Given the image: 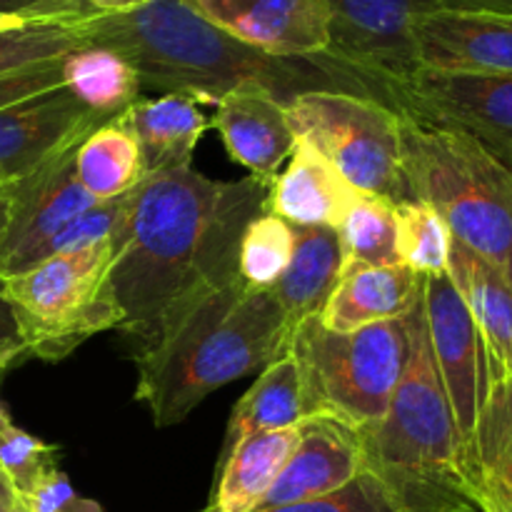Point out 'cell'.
<instances>
[{"instance_id": "6da1fadb", "label": "cell", "mask_w": 512, "mask_h": 512, "mask_svg": "<svg viewBox=\"0 0 512 512\" xmlns=\"http://www.w3.org/2000/svg\"><path fill=\"white\" fill-rule=\"evenodd\" d=\"M270 185L248 175L213 180L185 168L148 175L118 240L108 290L120 330L148 345L173 315L238 275L250 220L265 213Z\"/></svg>"}, {"instance_id": "7a4b0ae2", "label": "cell", "mask_w": 512, "mask_h": 512, "mask_svg": "<svg viewBox=\"0 0 512 512\" xmlns=\"http://www.w3.org/2000/svg\"><path fill=\"white\" fill-rule=\"evenodd\" d=\"M73 23L85 45L123 55L140 85L163 95L180 93L215 105L233 90L253 85L283 105L310 90H345L378 100L373 83L343 60L328 53L278 58L250 48L200 15L190 0H153L130 13L90 15Z\"/></svg>"}, {"instance_id": "3957f363", "label": "cell", "mask_w": 512, "mask_h": 512, "mask_svg": "<svg viewBox=\"0 0 512 512\" xmlns=\"http://www.w3.org/2000/svg\"><path fill=\"white\" fill-rule=\"evenodd\" d=\"M288 335L270 290L248 288L235 275L173 315L138 350L135 400L158 428L183 423L210 393L280 358Z\"/></svg>"}, {"instance_id": "277c9868", "label": "cell", "mask_w": 512, "mask_h": 512, "mask_svg": "<svg viewBox=\"0 0 512 512\" xmlns=\"http://www.w3.org/2000/svg\"><path fill=\"white\" fill-rule=\"evenodd\" d=\"M403 325L408 353L400 383L383 420L360 435L365 473L418 512H480L470 500L463 438L430 350L423 295Z\"/></svg>"}, {"instance_id": "5b68a950", "label": "cell", "mask_w": 512, "mask_h": 512, "mask_svg": "<svg viewBox=\"0 0 512 512\" xmlns=\"http://www.w3.org/2000/svg\"><path fill=\"white\" fill-rule=\"evenodd\" d=\"M408 200L425 203L465 245L512 280V170L465 133L403 118Z\"/></svg>"}, {"instance_id": "8992f818", "label": "cell", "mask_w": 512, "mask_h": 512, "mask_svg": "<svg viewBox=\"0 0 512 512\" xmlns=\"http://www.w3.org/2000/svg\"><path fill=\"white\" fill-rule=\"evenodd\" d=\"M303 383L305 418H330L363 435L383 420L408 353L403 318L335 333L310 315L288 335Z\"/></svg>"}, {"instance_id": "52a82bcc", "label": "cell", "mask_w": 512, "mask_h": 512, "mask_svg": "<svg viewBox=\"0 0 512 512\" xmlns=\"http://www.w3.org/2000/svg\"><path fill=\"white\" fill-rule=\"evenodd\" d=\"M118 238L45 258L25 273L0 280V298L13 313L28 355L63 360L103 330L120 328L108 290Z\"/></svg>"}, {"instance_id": "ba28073f", "label": "cell", "mask_w": 512, "mask_h": 512, "mask_svg": "<svg viewBox=\"0 0 512 512\" xmlns=\"http://www.w3.org/2000/svg\"><path fill=\"white\" fill-rule=\"evenodd\" d=\"M295 138L313 145L353 190L408 203L400 155L403 115L345 90H310L285 105Z\"/></svg>"}, {"instance_id": "9c48e42d", "label": "cell", "mask_w": 512, "mask_h": 512, "mask_svg": "<svg viewBox=\"0 0 512 512\" xmlns=\"http://www.w3.org/2000/svg\"><path fill=\"white\" fill-rule=\"evenodd\" d=\"M380 90L403 118L465 133L512 170V75L415 68Z\"/></svg>"}, {"instance_id": "30bf717a", "label": "cell", "mask_w": 512, "mask_h": 512, "mask_svg": "<svg viewBox=\"0 0 512 512\" xmlns=\"http://www.w3.org/2000/svg\"><path fill=\"white\" fill-rule=\"evenodd\" d=\"M330 15L328 55L360 70L383 100L380 83L418 68L415 25L438 0H323Z\"/></svg>"}, {"instance_id": "8fae6325", "label": "cell", "mask_w": 512, "mask_h": 512, "mask_svg": "<svg viewBox=\"0 0 512 512\" xmlns=\"http://www.w3.org/2000/svg\"><path fill=\"white\" fill-rule=\"evenodd\" d=\"M75 148L8 185L10 220L0 235V280L43 263L53 240L98 203L75 178Z\"/></svg>"}, {"instance_id": "7c38bea8", "label": "cell", "mask_w": 512, "mask_h": 512, "mask_svg": "<svg viewBox=\"0 0 512 512\" xmlns=\"http://www.w3.org/2000/svg\"><path fill=\"white\" fill-rule=\"evenodd\" d=\"M423 313L430 350L465 448L493 383L488 348L448 275L425 278Z\"/></svg>"}, {"instance_id": "4fadbf2b", "label": "cell", "mask_w": 512, "mask_h": 512, "mask_svg": "<svg viewBox=\"0 0 512 512\" xmlns=\"http://www.w3.org/2000/svg\"><path fill=\"white\" fill-rule=\"evenodd\" d=\"M108 123L58 85L0 108V185H13Z\"/></svg>"}, {"instance_id": "5bb4252c", "label": "cell", "mask_w": 512, "mask_h": 512, "mask_svg": "<svg viewBox=\"0 0 512 512\" xmlns=\"http://www.w3.org/2000/svg\"><path fill=\"white\" fill-rule=\"evenodd\" d=\"M200 15L240 43L278 58H313L330 48L323 0H190Z\"/></svg>"}, {"instance_id": "9a60e30c", "label": "cell", "mask_w": 512, "mask_h": 512, "mask_svg": "<svg viewBox=\"0 0 512 512\" xmlns=\"http://www.w3.org/2000/svg\"><path fill=\"white\" fill-rule=\"evenodd\" d=\"M418 68L512 75V15L433 10L415 25Z\"/></svg>"}, {"instance_id": "2e32d148", "label": "cell", "mask_w": 512, "mask_h": 512, "mask_svg": "<svg viewBox=\"0 0 512 512\" xmlns=\"http://www.w3.org/2000/svg\"><path fill=\"white\" fill-rule=\"evenodd\" d=\"M365 473L363 440L355 430L330 418H305L298 445L258 510L325 498Z\"/></svg>"}, {"instance_id": "e0dca14e", "label": "cell", "mask_w": 512, "mask_h": 512, "mask_svg": "<svg viewBox=\"0 0 512 512\" xmlns=\"http://www.w3.org/2000/svg\"><path fill=\"white\" fill-rule=\"evenodd\" d=\"M213 108L210 125L220 133L230 158L260 183L273 185L298 143L285 105L248 85L220 98Z\"/></svg>"}, {"instance_id": "ac0fdd59", "label": "cell", "mask_w": 512, "mask_h": 512, "mask_svg": "<svg viewBox=\"0 0 512 512\" xmlns=\"http://www.w3.org/2000/svg\"><path fill=\"white\" fill-rule=\"evenodd\" d=\"M468 493L480 512H512V378H495L463 448Z\"/></svg>"}, {"instance_id": "d6986e66", "label": "cell", "mask_w": 512, "mask_h": 512, "mask_svg": "<svg viewBox=\"0 0 512 512\" xmlns=\"http://www.w3.org/2000/svg\"><path fill=\"white\" fill-rule=\"evenodd\" d=\"M358 190L318 153L310 143L298 140L288 158V168L270 185L265 213L283 218L300 228H338Z\"/></svg>"}, {"instance_id": "ffe728a7", "label": "cell", "mask_w": 512, "mask_h": 512, "mask_svg": "<svg viewBox=\"0 0 512 512\" xmlns=\"http://www.w3.org/2000/svg\"><path fill=\"white\" fill-rule=\"evenodd\" d=\"M423 283V275L403 263L345 270L318 318L335 333L400 320L420 300Z\"/></svg>"}, {"instance_id": "44dd1931", "label": "cell", "mask_w": 512, "mask_h": 512, "mask_svg": "<svg viewBox=\"0 0 512 512\" xmlns=\"http://www.w3.org/2000/svg\"><path fill=\"white\" fill-rule=\"evenodd\" d=\"M120 120L128 125L138 143L145 178L190 165L195 145L210 128V118L203 113V103L180 93L135 100L120 115Z\"/></svg>"}, {"instance_id": "7402d4cb", "label": "cell", "mask_w": 512, "mask_h": 512, "mask_svg": "<svg viewBox=\"0 0 512 512\" xmlns=\"http://www.w3.org/2000/svg\"><path fill=\"white\" fill-rule=\"evenodd\" d=\"M448 278L478 325L493 375L512 378V280L455 240Z\"/></svg>"}, {"instance_id": "603a6c76", "label": "cell", "mask_w": 512, "mask_h": 512, "mask_svg": "<svg viewBox=\"0 0 512 512\" xmlns=\"http://www.w3.org/2000/svg\"><path fill=\"white\" fill-rule=\"evenodd\" d=\"M293 238L295 248L288 270L270 288V295L283 310L290 330L310 315H320L343 273L338 230L323 225L315 228L293 225Z\"/></svg>"}, {"instance_id": "cb8c5ba5", "label": "cell", "mask_w": 512, "mask_h": 512, "mask_svg": "<svg viewBox=\"0 0 512 512\" xmlns=\"http://www.w3.org/2000/svg\"><path fill=\"white\" fill-rule=\"evenodd\" d=\"M298 445V428L255 433L225 450L218 490L205 512H255Z\"/></svg>"}, {"instance_id": "d4e9b609", "label": "cell", "mask_w": 512, "mask_h": 512, "mask_svg": "<svg viewBox=\"0 0 512 512\" xmlns=\"http://www.w3.org/2000/svg\"><path fill=\"white\" fill-rule=\"evenodd\" d=\"M303 420L305 403L298 363L293 355L283 353L273 363L265 365L253 388L233 408L225 450H230L248 435L298 428Z\"/></svg>"}, {"instance_id": "484cf974", "label": "cell", "mask_w": 512, "mask_h": 512, "mask_svg": "<svg viewBox=\"0 0 512 512\" xmlns=\"http://www.w3.org/2000/svg\"><path fill=\"white\" fill-rule=\"evenodd\" d=\"M63 85L78 103L103 120L123 115L140 100L138 73L115 50L103 45H83L63 58Z\"/></svg>"}, {"instance_id": "4316f807", "label": "cell", "mask_w": 512, "mask_h": 512, "mask_svg": "<svg viewBox=\"0 0 512 512\" xmlns=\"http://www.w3.org/2000/svg\"><path fill=\"white\" fill-rule=\"evenodd\" d=\"M75 178L98 203L133 193L143 183L138 143L120 115L98 125L75 148Z\"/></svg>"}, {"instance_id": "83f0119b", "label": "cell", "mask_w": 512, "mask_h": 512, "mask_svg": "<svg viewBox=\"0 0 512 512\" xmlns=\"http://www.w3.org/2000/svg\"><path fill=\"white\" fill-rule=\"evenodd\" d=\"M343 273L353 268H380L400 263L395 203L378 195H355L338 228ZM340 273V275H343Z\"/></svg>"}, {"instance_id": "f1b7e54d", "label": "cell", "mask_w": 512, "mask_h": 512, "mask_svg": "<svg viewBox=\"0 0 512 512\" xmlns=\"http://www.w3.org/2000/svg\"><path fill=\"white\" fill-rule=\"evenodd\" d=\"M83 45L73 20H18L0 25V78L63 60Z\"/></svg>"}, {"instance_id": "f546056e", "label": "cell", "mask_w": 512, "mask_h": 512, "mask_svg": "<svg viewBox=\"0 0 512 512\" xmlns=\"http://www.w3.org/2000/svg\"><path fill=\"white\" fill-rule=\"evenodd\" d=\"M293 248V225L273 213H260L250 220L240 240V280L253 290H270L288 270Z\"/></svg>"}, {"instance_id": "4dcf8cb0", "label": "cell", "mask_w": 512, "mask_h": 512, "mask_svg": "<svg viewBox=\"0 0 512 512\" xmlns=\"http://www.w3.org/2000/svg\"><path fill=\"white\" fill-rule=\"evenodd\" d=\"M395 213H398L400 263L423 278L448 275L453 235L445 220L430 205L415 203V200L398 203Z\"/></svg>"}, {"instance_id": "1f68e13d", "label": "cell", "mask_w": 512, "mask_h": 512, "mask_svg": "<svg viewBox=\"0 0 512 512\" xmlns=\"http://www.w3.org/2000/svg\"><path fill=\"white\" fill-rule=\"evenodd\" d=\"M58 450L18 428L0 403V475L13 488L15 500L23 498L43 475L58 468Z\"/></svg>"}, {"instance_id": "d6a6232c", "label": "cell", "mask_w": 512, "mask_h": 512, "mask_svg": "<svg viewBox=\"0 0 512 512\" xmlns=\"http://www.w3.org/2000/svg\"><path fill=\"white\" fill-rule=\"evenodd\" d=\"M255 512H418L405 505L388 485L373 473H360L353 483L325 498L308 500V503L280 505V508L255 510Z\"/></svg>"}, {"instance_id": "836d02e7", "label": "cell", "mask_w": 512, "mask_h": 512, "mask_svg": "<svg viewBox=\"0 0 512 512\" xmlns=\"http://www.w3.org/2000/svg\"><path fill=\"white\" fill-rule=\"evenodd\" d=\"M18 505L25 512H103L98 503L75 493L68 475L60 468L43 475L23 498H18Z\"/></svg>"}, {"instance_id": "e575fe53", "label": "cell", "mask_w": 512, "mask_h": 512, "mask_svg": "<svg viewBox=\"0 0 512 512\" xmlns=\"http://www.w3.org/2000/svg\"><path fill=\"white\" fill-rule=\"evenodd\" d=\"M63 85V60L35 65V68L20 70V73L0 78V108L30 98V95L45 93Z\"/></svg>"}, {"instance_id": "d590c367", "label": "cell", "mask_w": 512, "mask_h": 512, "mask_svg": "<svg viewBox=\"0 0 512 512\" xmlns=\"http://www.w3.org/2000/svg\"><path fill=\"white\" fill-rule=\"evenodd\" d=\"M93 8L83 0H0V18L15 20H83Z\"/></svg>"}, {"instance_id": "8d00e7d4", "label": "cell", "mask_w": 512, "mask_h": 512, "mask_svg": "<svg viewBox=\"0 0 512 512\" xmlns=\"http://www.w3.org/2000/svg\"><path fill=\"white\" fill-rule=\"evenodd\" d=\"M25 355H28V350H25L23 338H20L13 313L5 305V300L0 298V373H5L10 365L18 363Z\"/></svg>"}, {"instance_id": "74e56055", "label": "cell", "mask_w": 512, "mask_h": 512, "mask_svg": "<svg viewBox=\"0 0 512 512\" xmlns=\"http://www.w3.org/2000/svg\"><path fill=\"white\" fill-rule=\"evenodd\" d=\"M445 10H468V13L512 15V0H438Z\"/></svg>"}, {"instance_id": "f35d334b", "label": "cell", "mask_w": 512, "mask_h": 512, "mask_svg": "<svg viewBox=\"0 0 512 512\" xmlns=\"http://www.w3.org/2000/svg\"><path fill=\"white\" fill-rule=\"evenodd\" d=\"M83 3L93 8L95 15H118L143 8V5L153 3V0H83Z\"/></svg>"}, {"instance_id": "ab89813d", "label": "cell", "mask_w": 512, "mask_h": 512, "mask_svg": "<svg viewBox=\"0 0 512 512\" xmlns=\"http://www.w3.org/2000/svg\"><path fill=\"white\" fill-rule=\"evenodd\" d=\"M18 505V500H15V493L13 488H10L8 480L0 475V512H10Z\"/></svg>"}, {"instance_id": "60d3db41", "label": "cell", "mask_w": 512, "mask_h": 512, "mask_svg": "<svg viewBox=\"0 0 512 512\" xmlns=\"http://www.w3.org/2000/svg\"><path fill=\"white\" fill-rule=\"evenodd\" d=\"M10 220V190L8 185H0V235L5 233Z\"/></svg>"}, {"instance_id": "b9f144b4", "label": "cell", "mask_w": 512, "mask_h": 512, "mask_svg": "<svg viewBox=\"0 0 512 512\" xmlns=\"http://www.w3.org/2000/svg\"><path fill=\"white\" fill-rule=\"evenodd\" d=\"M10 23H18L15 18H0V25H10Z\"/></svg>"}, {"instance_id": "7bdbcfd3", "label": "cell", "mask_w": 512, "mask_h": 512, "mask_svg": "<svg viewBox=\"0 0 512 512\" xmlns=\"http://www.w3.org/2000/svg\"><path fill=\"white\" fill-rule=\"evenodd\" d=\"M10 512H25L23 508H20V505H15V508L13 510H10Z\"/></svg>"}]
</instances>
